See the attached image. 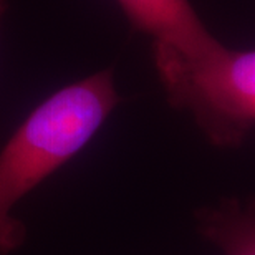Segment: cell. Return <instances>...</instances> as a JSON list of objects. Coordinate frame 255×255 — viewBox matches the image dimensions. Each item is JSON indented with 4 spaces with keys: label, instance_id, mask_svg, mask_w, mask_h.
<instances>
[{
    "label": "cell",
    "instance_id": "3",
    "mask_svg": "<svg viewBox=\"0 0 255 255\" xmlns=\"http://www.w3.org/2000/svg\"><path fill=\"white\" fill-rule=\"evenodd\" d=\"M132 30L151 37L152 47L182 57H202L222 43L209 32L189 0H116Z\"/></svg>",
    "mask_w": 255,
    "mask_h": 255
},
{
    "label": "cell",
    "instance_id": "2",
    "mask_svg": "<svg viewBox=\"0 0 255 255\" xmlns=\"http://www.w3.org/2000/svg\"><path fill=\"white\" fill-rule=\"evenodd\" d=\"M152 60L172 108L192 116L216 147H237L255 128V50L217 48L182 57L152 47Z\"/></svg>",
    "mask_w": 255,
    "mask_h": 255
},
{
    "label": "cell",
    "instance_id": "4",
    "mask_svg": "<svg viewBox=\"0 0 255 255\" xmlns=\"http://www.w3.org/2000/svg\"><path fill=\"white\" fill-rule=\"evenodd\" d=\"M199 232L224 255H255V201L222 202L197 214Z\"/></svg>",
    "mask_w": 255,
    "mask_h": 255
},
{
    "label": "cell",
    "instance_id": "1",
    "mask_svg": "<svg viewBox=\"0 0 255 255\" xmlns=\"http://www.w3.org/2000/svg\"><path fill=\"white\" fill-rule=\"evenodd\" d=\"M120 95L106 68L55 91L17 128L0 151V255L27 241L13 207L93 139Z\"/></svg>",
    "mask_w": 255,
    "mask_h": 255
},
{
    "label": "cell",
    "instance_id": "5",
    "mask_svg": "<svg viewBox=\"0 0 255 255\" xmlns=\"http://www.w3.org/2000/svg\"><path fill=\"white\" fill-rule=\"evenodd\" d=\"M5 10H7V0H0V20H2Z\"/></svg>",
    "mask_w": 255,
    "mask_h": 255
}]
</instances>
